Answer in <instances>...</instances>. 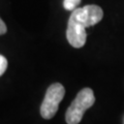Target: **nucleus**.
Wrapping results in <instances>:
<instances>
[{
	"instance_id": "f257e3e1",
	"label": "nucleus",
	"mask_w": 124,
	"mask_h": 124,
	"mask_svg": "<svg viewBox=\"0 0 124 124\" xmlns=\"http://www.w3.org/2000/svg\"><path fill=\"white\" fill-rule=\"evenodd\" d=\"M103 18V11L98 5L90 4L76 8L69 17L66 37L73 48H82L86 42V27L97 24Z\"/></svg>"
},
{
	"instance_id": "f03ea898",
	"label": "nucleus",
	"mask_w": 124,
	"mask_h": 124,
	"mask_svg": "<svg viewBox=\"0 0 124 124\" xmlns=\"http://www.w3.org/2000/svg\"><path fill=\"white\" fill-rule=\"evenodd\" d=\"M95 102V96L93 93L92 89L90 88H84L82 89L73 101L67 108L66 113H65V120L67 124H79L82 121L83 115L91 108Z\"/></svg>"
},
{
	"instance_id": "7ed1b4c3",
	"label": "nucleus",
	"mask_w": 124,
	"mask_h": 124,
	"mask_svg": "<svg viewBox=\"0 0 124 124\" xmlns=\"http://www.w3.org/2000/svg\"><path fill=\"white\" fill-rule=\"evenodd\" d=\"M65 89L60 83H54L48 88L40 106V115L44 119H51L56 115L59 103L64 97Z\"/></svg>"
},
{
	"instance_id": "20e7f679",
	"label": "nucleus",
	"mask_w": 124,
	"mask_h": 124,
	"mask_svg": "<svg viewBox=\"0 0 124 124\" xmlns=\"http://www.w3.org/2000/svg\"><path fill=\"white\" fill-rule=\"evenodd\" d=\"M81 3V0H64L63 6L66 10H75Z\"/></svg>"
},
{
	"instance_id": "39448f33",
	"label": "nucleus",
	"mask_w": 124,
	"mask_h": 124,
	"mask_svg": "<svg viewBox=\"0 0 124 124\" xmlns=\"http://www.w3.org/2000/svg\"><path fill=\"white\" fill-rule=\"evenodd\" d=\"M7 68V60L4 56L0 55V77L5 72Z\"/></svg>"
},
{
	"instance_id": "423d86ee",
	"label": "nucleus",
	"mask_w": 124,
	"mask_h": 124,
	"mask_svg": "<svg viewBox=\"0 0 124 124\" xmlns=\"http://www.w3.org/2000/svg\"><path fill=\"white\" fill-rule=\"evenodd\" d=\"M6 31H7V28H6L5 23L2 21L1 18H0V35H3V34H5Z\"/></svg>"
}]
</instances>
